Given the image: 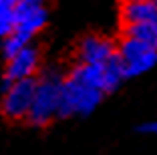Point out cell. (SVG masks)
<instances>
[{"mask_svg":"<svg viewBox=\"0 0 157 155\" xmlns=\"http://www.w3.org/2000/svg\"><path fill=\"white\" fill-rule=\"evenodd\" d=\"M103 95H105L103 91L95 89L71 71L63 81L59 117H77V115L93 113L103 101Z\"/></svg>","mask_w":157,"mask_h":155,"instance_id":"3","label":"cell"},{"mask_svg":"<svg viewBox=\"0 0 157 155\" xmlns=\"http://www.w3.org/2000/svg\"><path fill=\"white\" fill-rule=\"evenodd\" d=\"M121 64H123L125 79L129 77H139L157 67V48L147 42H141L137 38L125 37L123 42L117 48Z\"/></svg>","mask_w":157,"mask_h":155,"instance_id":"4","label":"cell"},{"mask_svg":"<svg viewBox=\"0 0 157 155\" xmlns=\"http://www.w3.org/2000/svg\"><path fill=\"white\" fill-rule=\"evenodd\" d=\"M157 20V0L145 2H131L123 6V22L125 24H139Z\"/></svg>","mask_w":157,"mask_h":155,"instance_id":"8","label":"cell"},{"mask_svg":"<svg viewBox=\"0 0 157 155\" xmlns=\"http://www.w3.org/2000/svg\"><path fill=\"white\" fill-rule=\"evenodd\" d=\"M63 81H65V75L55 67H46L36 75L34 99L26 119L33 127H44L55 117H59Z\"/></svg>","mask_w":157,"mask_h":155,"instance_id":"2","label":"cell"},{"mask_svg":"<svg viewBox=\"0 0 157 155\" xmlns=\"http://www.w3.org/2000/svg\"><path fill=\"white\" fill-rule=\"evenodd\" d=\"M125 37L137 38V41L147 42V45L157 48V20L139 22V24H125Z\"/></svg>","mask_w":157,"mask_h":155,"instance_id":"9","label":"cell"},{"mask_svg":"<svg viewBox=\"0 0 157 155\" xmlns=\"http://www.w3.org/2000/svg\"><path fill=\"white\" fill-rule=\"evenodd\" d=\"M34 89H36V77L14 81V83H4L2 85V101H0L2 115L10 121L28 119L33 99H34Z\"/></svg>","mask_w":157,"mask_h":155,"instance_id":"5","label":"cell"},{"mask_svg":"<svg viewBox=\"0 0 157 155\" xmlns=\"http://www.w3.org/2000/svg\"><path fill=\"white\" fill-rule=\"evenodd\" d=\"M125 4H131V2H145V0H123Z\"/></svg>","mask_w":157,"mask_h":155,"instance_id":"12","label":"cell"},{"mask_svg":"<svg viewBox=\"0 0 157 155\" xmlns=\"http://www.w3.org/2000/svg\"><path fill=\"white\" fill-rule=\"evenodd\" d=\"M117 56V46L109 38L89 34L77 46V64H105Z\"/></svg>","mask_w":157,"mask_h":155,"instance_id":"7","label":"cell"},{"mask_svg":"<svg viewBox=\"0 0 157 155\" xmlns=\"http://www.w3.org/2000/svg\"><path fill=\"white\" fill-rule=\"evenodd\" d=\"M18 0H0V38H6L14 28V6Z\"/></svg>","mask_w":157,"mask_h":155,"instance_id":"10","label":"cell"},{"mask_svg":"<svg viewBox=\"0 0 157 155\" xmlns=\"http://www.w3.org/2000/svg\"><path fill=\"white\" fill-rule=\"evenodd\" d=\"M38 68H40V50L34 45H26L14 56L6 59L2 85L22 81V79H34L38 75Z\"/></svg>","mask_w":157,"mask_h":155,"instance_id":"6","label":"cell"},{"mask_svg":"<svg viewBox=\"0 0 157 155\" xmlns=\"http://www.w3.org/2000/svg\"><path fill=\"white\" fill-rule=\"evenodd\" d=\"M139 133L157 137V121H147V123H141V125H139Z\"/></svg>","mask_w":157,"mask_h":155,"instance_id":"11","label":"cell"},{"mask_svg":"<svg viewBox=\"0 0 157 155\" xmlns=\"http://www.w3.org/2000/svg\"><path fill=\"white\" fill-rule=\"evenodd\" d=\"M46 20V0H18L14 6V28L6 38H2V52L6 59L30 45V41L44 28Z\"/></svg>","mask_w":157,"mask_h":155,"instance_id":"1","label":"cell"}]
</instances>
